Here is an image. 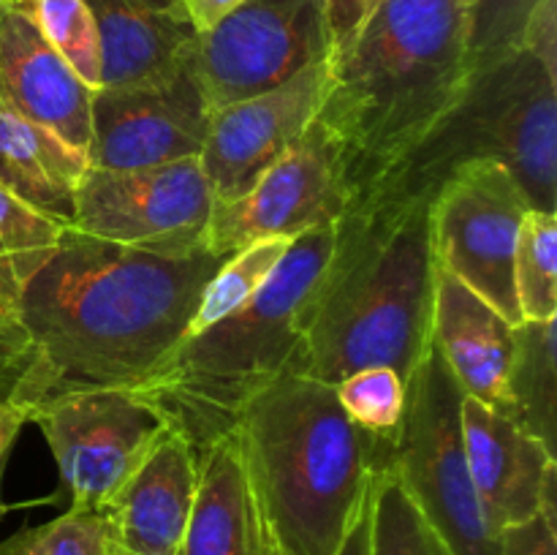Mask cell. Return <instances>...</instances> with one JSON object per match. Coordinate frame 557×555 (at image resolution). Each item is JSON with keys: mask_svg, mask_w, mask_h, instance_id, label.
<instances>
[{"mask_svg": "<svg viewBox=\"0 0 557 555\" xmlns=\"http://www.w3.org/2000/svg\"><path fill=\"white\" fill-rule=\"evenodd\" d=\"M228 256L128 248L69 226L27 281V362L9 400L38 408L96 390H136L188 335L205 286Z\"/></svg>", "mask_w": 557, "mask_h": 555, "instance_id": "obj_1", "label": "cell"}, {"mask_svg": "<svg viewBox=\"0 0 557 555\" xmlns=\"http://www.w3.org/2000/svg\"><path fill=\"white\" fill-rule=\"evenodd\" d=\"M468 74L462 0H384L332 54L315 123L337 145L351 207L455 107Z\"/></svg>", "mask_w": 557, "mask_h": 555, "instance_id": "obj_2", "label": "cell"}, {"mask_svg": "<svg viewBox=\"0 0 557 555\" xmlns=\"http://www.w3.org/2000/svg\"><path fill=\"white\" fill-rule=\"evenodd\" d=\"M259 555H337L381 466V435L348 419L335 386L283 373L239 414Z\"/></svg>", "mask_w": 557, "mask_h": 555, "instance_id": "obj_3", "label": "cell"}, {"mask_svg": "<svg viewBox=\"0 0 557 555\" xmlns=\"http://www.w3.org/2000/svg\"><path fill=\"white\" fill-rule=\"evenodd\" d=\"M433 199L364 201L335 223L292 373L335 386L362 368L406 384L433 330Z\"/></svg>", "mask_w": 557, "mask_h": 555, "instance_id": "obj_4", "label": "cell"}, {"mask_svg": "<svg viewBox=\"0 0 557 555\" xmlns=\"http://www.w3.org/2000/svg\"><path fill=\"white\" fill-rule=\"evenodd\" d=\"M332 248L335 223L299 234L248 303L185 335L156 373L131 390L158 408L196 462L232 433L259 392L292 373Z\"/></svg>", "mask_w": 557, "mask_h": 555, "instance_id": "obj_5", "label": "cell"}, {"mask_svg": "<svg viewBox=\"0 0 557 555\" xmlns=\"http://www.w3.org/2000/svg\"><path fill=\"white\" fill-rule=\"evenodd\" d=\"M555 85L557 76L522 47L471 65L455 107L375 183L359 205L375 199H433L457 169L476 161H498L520 183L531 210L555 212Z\"/></svg>", "mask_w": 557, "mask_h": 555, "instance_id": "obj_6", "label": "cell"}, {"mask_svg": "<svg viewBox=\"0 0 557 555\" xmlns=\"http://www.w3.org/2000/svg\"><path fill=\"white\" fill-rule=\"evenodd\" d=\"M462 386L430 337L406 381L400 424L381 446V462L395 471L419 515L451 555H500L468 471L462 446Z\"/></svg>", "mask_w": 557, "mask_h": 555, "instance_id": "obj_7", "label": "cell"}, {"mask_svg": "<svg viewBox=\"0 0 557 555\" xmlns=\"http://www.w3.org/2000/svg\"><path fill=\"white\" fill-rule=\"evenodd\" d=\"M330 58L324 0H245L199 33L194 71L215 112L275 90Z\"/></svg>", "mask_w": 557, "mask_h": 555, "instance_id": "obj_8", "label": "cell"}, {"mask_svg": "<svg viewBox=\"0 0 557 555\" xmlns=\"http://www.w3.org/2000/svg\"><path fill=\"white\" fill-rule=\"evenodd\" d=\"M525 194L498 161L457 169L430 205L435 264L487 299L506 321L522 324L515 292V250Z\"/></svg>", "mask_w": 557, "mask_h": 555, "instance_id": "obj_9", "label": "cell"}, {"mask_svg": "<svg viewBox=\"0 0 557 555\" xmlns=\"http://www.w3.org/2000/svg\"><path fill=\"white\" fill-rule=\"evenodd\" d=\"M41 428L71 506L107 509L150 452L166 439V419L131 390L60 397L30 417Z\"/></svg>", "mask_w": 557, "mask_h": 555, "instance_id": "obj_10", "label": "cell"}, {"mask_svg": "<svg viewBox=\"0 0 557 555\" xmlns=\"http://www.w3.org/2000/svg\"><path fill=\"white\" fill-rule=\"evenodd\" d=\"M212 205L199 158L145 169L90 166L76 188L74 229L128 248L188 254L205 245Z\"/></svg>", "mask_w": 557, "mask_h": 555, "instance_id": "obj_11", "label": "cell"}, {"mask_svg": "<svg viewBox=\"0 0 557 555\" xmlns=\"http://www.w3.org/2000/svg\"><path fill=\"white\" fill-rule=\"evenodd\" d=\"M351 210V188L332 136L319 123L277 158L253 188L215 201L205 229L207 250L232 256L259 239H297L310 229L337 223Z\"/></svg>", "mask_w": 557, "mask_h": 555, "instance_id": "obj_12", "label": "cell"}, {"mask_svg": "<svg viewBox=\"0 0 557 555\" xmlns=\"http://www.w3.org/2000/svg\"><path fill=\"white\" fill-rule=\"evenodd\" d=\"M212 109L194 60L152 85L92 92L87 161L98 169H145L199 158Z\"/></svg>", "mask_w": 557, "mask_h": 555, "instance_id": "obj_13", "label": "cell"}, {"mask_svg": "<svg viewBox=\"0 0 557 555\" xmlns=\"http://www.w3.org/2000/svg\"><path fill=\"white\" fill-rule=\"evenodd\" d=\"M326 92L330 60L310 65L275 90L215 109L199 156L215 201H232L253 188L315 123Z\"/></svg>", "mask_w": 557, "mask_h": 555, "instance_id": "obj_14", "label": "cell"}, {"mask_svg": "<svg viewBox=\"0 0 557 555\" xmlns=\"http://www.w3.org/2000/svg\"><path fill=\"white\" fill-rule=\"evenodd\" d=\"M460 428L468 471L490 528L500 536L506 528L536 517L544 484L557 471L553 452L476 397H462Z\"/></svg>", "mask_w": 557, "mask_h": 555, "instance_id": "obj_15", "label": "cell"}, {"mask_svg": "<svg viewBox=\"0 0 557 555\" xmlns=\"http://www.w3.org/2000/svg\"><path fill=\"white\" fill-rule=\"evenodd\" d=\"M92 92L30 14L0 0V103L87 152Z\"/></svg>", "mask_w": 557, "mask_h": 555, "instance_id": "obj_16", "label": "cell"}, {"mask_svg": "<svg viewBox=\"0 0 557 555\" xmlns=\"http://www.w3.org/2000/svg\"><path fill=\"white\" fill-rule=\"evenodd\" d=\"M103 54V87L152 85L194 60L199 30L183 0H85Z\"/></svg>", "mask_w": 557, "mask_h": 555, "instance_id": "obj_17", "label": "cell"}, {"mask_svg": "<svg viewBox=\"0 0 557 555\" xmlns=\"http://www.w3.org/2000/svg\"><path fill=\"white\" fill-rule=\"evenodd\" d=\"M430 337L468 397L500 411L515 357V324L487 299L435 264Z\"/></svg>", "mask_w": 557, "mask_h": 555, "instance_id": "obj_18", "label": "cell"}, {"mask_svg": "<svg viewBox=\"0 0 557 555\" xmlns=\"http://www.w3.org/2000/svg\"><path fill=\"white\" fill-rule=\"evenodd\" d=\"M199 484V462L169 433L107 506L131 555H180Z\"/></svg>", "mask_w": 557, "mask_h": 555, "instance_id": "obj_19", "label": "cell"}, {"mask_svg": "<svg viewBox=\"0 0 557 555\" xmlns=\"http://www.w3.org/2000/svg\"><path fill=\"white\" fill-rule=\"evenodd\" d=\"M87 169L85 150L0 103V188L63 226H74L76 188Z\"/></svg>", "mask_w": 557, "mask_h": 555, "instance_id": "obj_20", "label": "cell"}, {"mask_svg": "<svg viewBox=\"0 0 557 555\" xmlns=\"http://www.w3.org/2000/svg\"><path fill=\"white\" fill-rule=\"evenodd\" d=\"M180 555H259L234 430L199 460L194 511Z\"/></svg>", "mask_w": 557, "mask_h": 555, "instance_id": "obj_21", "label": "cell"}, {"mask_svg": "<svg viewBox=\"0 0 557 555\" xmlns=\"http://www.w3.org/2000/svg\"><path fill=\"white\" fill-rule=\"evenodd\" d=\"M555 319L522 321L515 326V357L506 375L500 414L536 435L555 455L557 449V359Z\"/></svg>", "mask_w": 557, "mask_h": 555, "instance_id": "obj_22", "label": "cell"}, {"mask_svg": "<svg viewBox=\"0 0 557 555\" xmlns=\"http://www.w3.org/2000/svg\"><path fill=\"white\" fill-rule=\"evenodd\" d=\"M65 229L0 188V335L27 343L20 324L22 292L54 254Z\"/></svg>", "mask_w": 557, "mask_h": 555, "instance_id": "obj_23", "label": "cell"}, {"mask_svg": "<svg viewBox=\"0 0 557 555\" xmlns=\"http://www.w3.org/2000/svg\"><path fill=\"white\" fill-rule=\"evenodd\" d=\"M0 555H125L109 509L71 506L65 515L25 526L0 542Z\"/></svg>", "mask_w": 557, "mask_h": 555, "instance_id": "obj_24", "label": "cell"}, {"mask_svg": "<svg viewBox=\"0 0 557 555\" xmlns=\"http://www.w3.org/2000/svg\"><path fill=\"white\" fill-rule=\"evenodd\" d=\"M370 555H451L386 462L373 473Z\"/></svg>", "mask_w": 557, "mask_h": 555, "instance_id": "obj_25", "label": "cell"}, {"mask_svg": "<svg viewBox=\"0 0 557 555\" xmlns=\"http://www.w3.org/2000/svg\"><path fill=\"white\" fill-rule=\"evenodd\" d=\"M515 292L522 321L557 319V218L528 210L515 250Z\"/></svg>", "mask_w": 557, "mask_h": 555, "instance_id": "obj_26", "label": "cell"}, {"mask_svg": "<svg viewBox=\"0 0 557 555\" xmlns=\"http://www.w3.org/2000/svg\"><path fill=\"white\" fill-rule=\"evenodd\" d=\"M288 245H292V239L270 237L259 239V243L248 245V248L228 256V259L218 267L215 275L210 278V283L205 286L199 308H196L194 321H190L188 326V335L207 330L210 324L221 321L223 316L237 310L239 305L248 303V299L270 281L272 270L281 264Z\"/></svg>", "mask_w": 557, "mask_h": 555, "instance_id": "obj_27", "label": "cell"}, {"mask_svg": "<svg viewBox=\"0 0 557 555\" xmlns=\"http://www.w3.org/2000/svg\"><path fill=\"white\" fill-rule=\"evenodd\" d=\"M27 14L49 47L90 90L103 87V54L96 20L85 0H30Z\"/></svg>", "mask_w": 557, "mask_h": 555, "instance_id": "obj_28", "label": "cell"}, {"mask_svg": "<svg viewBox=\"0 0 557 555\" xmlns=\"http://www.w3.org/2000/svg\"><path fill=\"white\" fill-rule=\"evenodd\" d=\"M335 395L348 419L368 433L389 439L400 424L406 384L392 368L379 365L357 370L335 384Z\"/></svg>", "mask_w": 557, "mask_h": 555, "instance_id": "obj_29", "label": "cell"}, {"mask_svg": "<svg viewBox=\"0 0 557 555\" xmlns=\"http://www.w3.org/2000/svg\"><path fill=\"white\" fill-rule=\"evenodd\" d=\"M539 0H473L468 9V60L471 65L522 47L528 20Z\"/></svg>", "mask_w": 557, "mask_h": 555, "instance_id": "obj_30", "label": "cell"}, {"mask_svg": "<svg viewBox=\"0 0 557 555\" xmlns=\"http://www.w3.org/2000/svg\"><path fill=\"white\" fill-rule=\"evenodd\" d=\"M500 555H557V471L544 484L542 511L500 533Z\"/></svg>", "mask_w": 557, "mask_h": 555, "instance_id": "obj_31", "label": "cell"}, {"mask_svg": "<svg viewBox=\"0 0 557 555\" xmlns=\"http://www.w3.org/2000/svg\"><path fill=\"white\" fill-rule=\"evenodd\" d=\"M522 49L536 54L544 69L557 76V0H539L536 11L528 20Z\"/></svg>", "mask_w": 557, "mask_h": 555, "instance_id": "obj_32", "label": "cell"}, {"mask_svg": "<svg viewBox=\"0 0 557 555\" xmlns=\"http://www.w3.org/2000/svg\"><path fill=\"white\" fill-rule=\"evenodd\" d=\"M384 0H324L326 9V25H330L332 36V54L337 49L346 47L354 36H357L359 27L368 22V16L373 14Z\"/></svg>", "mask_w": 557, "mask_h": 555, "instance_id": "obj_33", "label": "cell"}, {"mask_svg": "<svg viewBox=\"0 0 557 555\" xmlns=\"http://www.w3.org/2000/svg\"><path fill=\"white\" fill-rule=\"evenodd\" d=\"M27 362V343L14 341V337L0 335V386L5 392L14 390L16 379L22 375Z\"/></svg>", "mask_w": 557, "mask_h": 555, "instance_id": "obj_34", "label": "cell"}, {"mask_svg": "<svg viewBox=\"0 0 557 555\" xmlns=\"http://www.w3.org/2000/svg\"><path fill=\"white\" fill-rule=\"evenodd\" d=\"M370 517H373V484H370L368 498H364L348 536L343 539L337 555H370Z\"/></svg>", "mask_w": 557, "mask_h": 555, "instance_id": "obj_35", "label": "cell"}, {"mask_svg": "<svg viewBox=\"0 0 557 555\" xmlns=\"http://www.w3.org/2000/svg\"><path fill=\"white\" fill-rule=\"evenodd\" d=\"M183 3L188 9L194 27L201 33L215 25V22H221L226 14H232L245 0H183Z\"/></svg>", "mask_w": 557, "mask_h": 555, "instance_id": "obj_36", "label": "cell"}, {"mask_svg": "<svg viewBox=\"0 0 557 555\" xmlns=\"http://www.w3.org/2000/svg\"><path fill=\"white\" fill-rule=\"evenodd\" d=\"M25 422H27L25 414L9 400V392L0 386V455H9Z\"/></svg>", "mask_w": 557, "mask_h": 555, "instance_id": "obj_37", "label": "cell"}, {"mask_svg": "<svg viewBox=\"0 0 557 555\" xmlns=\"http://www.w3.org/2000/svg\"><path fill=\"white\" fill-rule=\"evenodd\" d=\"M9 457L11 452L9 455H0V517H3L5 509H9V506L3 504V477H5V466H9Z\"/></svg>", "mask_w": 557, "mask_h": 555, "instance_id": "obj_38", "label": "cell"}, {"mask_svg": "<svg viewBox=\"0 0 557 555\" xmlns=\"http://www.w3.org/2000/svg\"><path fill=\"white\" fill-rule=\"evenodd\" d=\"M3 3H9V5H14V9L25 11L27 5H30V0H3Z\"/></svg>", "mask_w": 557, "mask_h": 555, "instance_id": "obj_39", "label": "cell"}, {"mask_svg": "<svg viewBox=\"0 0 557 555\" xmlns=\"http://www.w3.org/2000/svg\"><path fill=\"white\" fill-rule=\"evenodd\" d=\"M462 3H466V5H468V9H471V3H473V0H462Z\"/></svg>", "mask_w": 557, "mask_h": 555, "instance_id": "obj_40", "label": "cell"}, {"mask_svg": "<svg viewBox=\"0 0 557 555\" xmlns=\"http://www.w3.org/2000/svg\"><path fill=\"white\" fill-rule=\"evenodd\" d=\"M125 555H131V553H125Z\"/></svg>", "mask_w": 557, "mask_h": 555, "instance_id": "obj_41", "label": "cell"}]
</instances>
